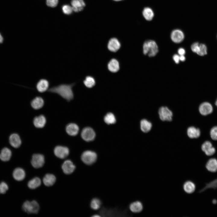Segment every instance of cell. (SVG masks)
I'll return each mask as SVG.
<instances>
[{"label": "cell", "mask_w": 217, "mask_h": 217, "mask_svg": "<svg viewBox=\"0 0 217 217\" xmlns=\"http://www.w3.org/2000/svg\"><path fill=\"white\" fill-rule=\"evenodd\" d=\"M74 83L71 84H62L53 86L48 89L49 92L58 94L68 101H70L74 98L72 90Z\"/></svg>", "instance_id": "obj_1"}, {"label": "cell", "mask_w": 217, "mask_h": 217, "mask_svg": "<svg viewBox=\"0 0 217 217\" xmlns=\"http://www.w3.org/2000/svg\"><path fill=\"white\" fill-rule=\"evenodd\" d=\"M158 48L156 42L153 40L146 41L143 45V52L145 55L149 57L155 56L158 52Z\"/></svg>", "instance_id": "obj_2"}, {"label": "cell", "mask_w": 217, "mask_h": 217, "mask_svg": "<svg viewBox=\"0 0 217 217\" xmlns=\"http://www.w3.org/2000/svg\"><path fill=\"white\" fill-rule=\"evenodd\" d=\"M22 208L23 210L28 214H37L39 212V206L36 200H27L23 203Z\"/></svg>", "instance_id": "obj_3"}, {"label": "cell", "mask_w": 217, "mask_h": 217, "mask_svg": "<svg viewBox=\"0 0 217 217\" xmlns=\"http://www.w3.org/2000/svg\"><path fill=\"white\" fill-rule=\"evenodd\" d=\"M97 155L94 151L91 150H86L82 153L81 159L85 164L90 165L93 164L96 161Z\"/></svg>", "instance_id": "obj_4"}, {"label": "cell", "mask_w": 217, "mask_h": 217, "mask_svg": "<svg viewBox=\"0 0 217 217\" xmlns=\"http://www.w3.org/2000/svg\"><path fill=\"white\" fill-rule=\"evenodd\" d=\"M158 114L160 119L163 121H170L172 120L173 112L166 106L160 107L159 109Z\"/></svg>", "instance_id": "obj_5"}, {"label": "cell", "mask_w": 217, "mask_h": 217, "mask_svg": "<svg viewBox=\"0 0 217 217\" xmlns=\"http://www.w3.org/2000/svg\"><path fill=\"white\" fill-rule=\"evenodd\" d=\"M45 162V157L43 155L35 154L32 156L31 163L33 168H39L43 166Z\"/></svg>", "instance_id": "obj_6"}, {"label": "cell", "mask_w": 217, "mask_h": 217, "mask_svg": "<svg viewBox=\"0 0 217 217\" xmlns=\"http://www.w3.org/2000/svg\"><path fill=\"white\" fill-rule=\"evenodd\" d=\"M82 138L86 142L93 140L96 137V134L94 130L91 127H87L84 128L81 133Z\"/></svg>", "instance_id": "obj_7"}, {"label": "cell", "mask_w": 217, "mask_h": 217, "mask_svg": "<svg viewBox=\"0 0 217 217\" xmlns=\"http://www.w3.org/2000/svg\"><path fill=\"white\" fill-rule=\"evenodd\" d=\"M54 153L57 157L60 159H64L69 155V150L67 147L57 146L54 149Z\"/></svg>", "instance_id": "obj_8"}, {"label": "cell", "mask_w": 217, "mask_h": 217, "mask_svg": "<svg viewBox=\"0 0 217 217\" xmlns=\"http://www.w3.org/2000/svg\"><path fill=\"white\" fill-rule=\"evenodd\" d=\"M170 36L172 41L175 43H180L184 38V33L179 29H175L172 30Z\"/></svg>", "instance_id": "obj_9"}, {"label": "cell", "mask_w": 217, "mask_h": 217, "mask_svg": "<svg viewBox=\"0 0 217 217\" xmlns=\"http://www.w3.org/2000/svg\"><path fill=\"white\" fill-rule=\"evenodd\" d=\"M61 168L65 174L70 175L74 171L75 169V166L71 160H67L62 164Z\"/></svg>", "instance_id": "obj_10"}, {"label": "cell", "mask_w": 217, "mask_h": 217, "mask_svg": "<svg viewBox=\"0 0 217 217\" xmlns=\"http://www.w3.org/2000/svg\"><path fill=\"white\" fill-rule=\"evenodd\" d=\"M12 176L15 180L18 181H21L25 178L26 173L23 168L20 167H17L13 170Z\"/></svg>", "instance_id": "obj_11"}, {"label": "cell", "mask_w": 217, "mask_h": 217, "mask_svg": "<svg viewBox=\"0 0 217 217\" xmlns=\"http://www.w3.org/2000/svg\"><path fill=\"white\" fill-rule=\"evenodd\" d=\"M121 46V43L119 40L115 37L110 39L107 45L108 49L113 52H115L118 51L120 49Z\"/></svg>", "instance_id": "obj_12"}, {"label": "cell", "mask_w": 217, "mask_h": 217, "mask_svg": "<svg viewBox=\"0 0 217 217\" xmlns=\"http://www.w3.org/2000/svg\"><path fill=\"white\" fill-rule=\"evenodd\" d=\"M10 145L15 148H19L21 144V140L19 136L16 133L11 134L9 137Z\"/></svg>", "instance_id": "obj_13"}, {"label": "cell", "mask_w": 217, "mask_h": 217, "mask_svg": "<svg viewBox=\"0 0 217 217\" xmlns=\"http://www.w3.org/2000/svg\"><path fill=\"white\" fill-rule=\"evenodd\" d=\"M12 153L10 149L5 147L2 148L0 152V160L3 162L9 161L11 159Z\"/></svg>", "instance_id": "obj_14"}, {"label": "cell", "mask_w": 217, "mask_h": 217, "mask_svg": "<svg viewBox=\"0 0 217 217\" xmlns=\"http://www.w3.org/2000/svg\"><path fill=\"white\" fill-rule=\"evenodd\" d=\"M71 4L73 11L76 12L82 11L86 5L83 0H72Z\"/></svg>", "instance_id": "obj_15"}, {"label": "cell", "mask_w": 217, "mask_h": 217, "mask_svg": "<svg viewBox=\"0 0 217 217\" xmlns=\"http://www.w3.org/2000/svg\"><path fill=\"white\" fill-rule=\"evenodd\" d=\"M201 149L208 156L213 155L215 152V148L212 146L211 142L208 141H206L203 144Z\"/></svg>", "instance_id": "obj_16"}, {"label": "cell", "mask_w": 217, "mask_h": 217, "mask_svg": "<svg viewBox=\"0 0 217 217\" xmlns=\"http://www.w3.org/2000/svg\"><path fill=\"white\" fill-rule=\"evenodd\" d=\"M199 109L201 114L203 115H206L212 112V107L209 102H204L200 105Z\"/></svg>", "instance_id": "obj_17"}, {"label": "cell", "mask_w": 217, "mask_h": 217, "mask_svg": "<svg viewBox=\"0 0 217 217\" xmlns=\"http://www.w3.org/2000/svg\"><path fill=\"white\" fill-rule=\"evenodd\" d=\"M66 131L69 135L74 136L77 134L79 131V127L76 124L70 123L66 127Z\"/></svg>", "instance_id": "obj_18"}, {"label": "cell", "mask_w": 217, "mask_h": 217, "mask_svg": "<svg viewBox=\"0 0 217 217\" xmlns=\"http://www.w3.org/2000/svg\"><path fill=\"white\" fill-rule=\"evenodd\" d=\"M49 85L48 81L46 79L40 80L36 84V88L38 92L43 93L48 90Z\"/></svg>", "instance_id": "obj_19"}, {"label": "cell", "mask_w": 217, "mask_h": 217, "mask_svg": "<svg viewBox=\"0 0 217 217\" xmlns=\"http://www.w3.org/2000/svg\"><path fill=\"white\" fill-rule=\"evenodd\" d=\"M46 119L45 116L40 115L35 117L33 120L34 126L37 128H42L45 125Z\"/></svg>", "instance_id": "obj_20"}, {"label": "cell", "mask_w": 217, "mask_h": 217, "mask_svg": "<svg viewBox=\"0 0 217 217\" xmlns=\"http://www.w3.org/2000/svg\"><path fill=\"white\" fill-rule=\"evenodd\" d=\"M56 181L55 176L52 174H47L44 177L42 181L46 186L50 187L53 185Z\"/></svg>", "instance_id": "obj_21"}, {"label": "cell", "mask_w": 217, "mask_h": 217, "mask_svg": "<svg viewBox=\"0 0 217 217\" xmlns=\"http://www.w3.org/2000/svg\"><path fill=\"white\" fill-rule=\"evenodd\" d=\"M206 169L212 172H215L217 171V160L215 158H211L209 159L206 165Z\"/></svg>", "instance_id": "obj_22"}, {"label": "cell", "mask_w": 217, "mask_h": 217, "mask_svg": "<svg viewBox=\"0 0 217 217\" xmlns=\"http://www.w3.org/2000/svg\"><path fill=\"white\" fill-rule=\"evenodd\" d=\"M44 104L43 99L40 96H37L33 99L31 102V105L34 109L37 110L41 108Z\"/></svg>", "instance_id": "obj_23"}, {"label": "cell", "mask_w": 217, "mask_h": 217, "mask_svg": "<svg viewBox=\"0 0 217 217\" xmlns=\"http://www.w3.org/2000/svg\"><path fill=\"white\" fill-rule=\"evenodd\" d=\"M108 70L113 73L116 72L120 68L119 64L118 61L115 58L112 59L108 64Z\"/></svg>", "instance_id": "obj_24"}, {"label": "cell", "mask_w": 217, "mask_h": 217, "mask_svg": "<svg viewBox=\"0 0 217 217\" xmlns=\"http://www.w3.org/2000/svg\"><path fill=\"white\" fill-rule=\"evenodd\" d=\"M200 129L193 126L189 127L187 130V135L191 138L198 137L200 136Z\"/></svg>", "instance_id": "obj_25"}, {"label": "cell", "mask_w": 217, "mask_h": 217, "mask_svg": "<svg viewBox=\"0 0 217 217\" xmlns=\"http://www.w3.org/2000/svg\"><path fill=\"white\" fill-rule=\"evenodd\" d=\"M152 125L151 123L147 120L143 119L140 121V128L144 133H147L151 129Z\"/></svg>", "instance_id": "obj_26"}, {"label": "cell", "mask_w": 217, "mask_h": 217, "mask_svg": "<svg viewBox=\"0 0 217 217\" xmlns=\"http://www.w3.org/2000/svg\"><path fill=\"white\" fill-rule=\"evenodd\" d=\"M142 14L144 18L147 21L152 20L154 16L153 11L149 7L144 8L142 11Z\"/></svg>", "instance_id": "obj_27"}, {"label": "cell", "mask_w": 217, "mask_h": 217, "mask_svg": "<svg viewBox=\"0 0 217 217\" xmlns=\"http://www.w3.org/2000/svg\"><path fill=\"white\" fill-rule=\"evenodd\" d=\"M41 184L40 179L38 177H35L28 182L27 186L30 189H34L40 186Z\"/></svg>", "instance_id": "obj_28"}, {"label": "cell", "mask_w": 217, "mask_h": 217, "mask_svg": "<svg viewBox=\"0 0 217 217\" xmlns=\"http://www.w3.org/2000/svg\"><path fill=\"white\" fill-rule=\"evenodd\" d=\"M129 208L132 212L138 213L140 212L142 210L143 206L141 202L139 201H136L131 203Z\"/></svg>", "instance_id": "obj_29"}, {"label": "cell", "mask_w": 217, "mask_h": 217, "mask_svg": "<svg viewBox=\"0 0 217 217\" xmlns=\"http://www.w3.org/2000/svg\"><path fill=\"white\" fill-rule=\"evenodd\" d=\"M183 188L184 191L187 193H191L195 190L196 186L195 184L192 181H188L184 184Z\"/></svg>", "instance_id": "obj_30"}, {"label": "cell", "mask_w": 217, "mask_h": 217, "mask_svg": "<svg viewBox=\"0 0 217 217\" xmlns=\"http://www.w3.org/2000/svg\"><path fill=\"white\" fill-rule=\"evenodd\" d=\"M104 121L108 124H113L116 121V119L114 115L111 112L107 113L104 117Z\"/></svg>", "instance_id": "obj_31"}, {"label": "cell", "mask_w": 217, "mask_h": 217, "mask_svg": "<svg viewBox=\"0 0 217 217\" xmlns=\"http://www.w3.org/2000/svg\"><path fill=\"white\" fill-rule=\"evenodd\" d=\"M83 82L85 86L88 88H92L95 86L96 83L94 78L90 76L86 77Z\"/></svg>", "instance_id": "obj_32"}, {"label": "cell", "mask_w": 217, "mask_h": 217, "mask_svg": "<svg viewBox=\"0 0 217 217\" xmlns=\"http://www.w3.org/2000/svg\"><path fill=\"white\" fill-rule=\"evenodd\" d=\"M209 188H212L214 189H217V178L206 184L205 187L200 191V192H203Z\"/></svg>", "instance_id": "obj_33"}, {"label": "cell", "mask_w": 217, "mask_h": 217, "mask_svg": "<svg viewBox=\"0 0 217 217\" xmlns=\"http://www.w3.org/2000/svg\"><path fill=\"white\" fill-rule=\"evenodd\" d=\"M101 205V202L100 200L97 198H93L90 202V207L94 210H97L99 209Z\"/></svg>", "instance_id": "obj_34"}, {"label": "cell", "mask_w": 217, "mask_h": 217, "mask_svg": "<svg viewBox=\"0 0 217 217\" xmlns=\"http://www.w3.org/2000/svg\"><path fill=\"white\" fill-rule=\"evenodd\" d=\"M207 54V48L206 46L203 43H200L199 49L197 54L200 56H204Z\"/></svg>", "instance_id": "obj_35"}, {"label": "cell", "mask_w": 217, "mask_h": 217, "mask_svg": "<svg viewBox=\"0 0 217 217\" xmlns=\"http://www.w3.org/2000/svg\"><path fill=\"white\" fill-rule=\"evenodd\" d=\"M8 189L9 186L7 183L4 181L0 182V194H5Z\"/></svg>", "instance_id": "obj_36"}, {"label": "cell", "mask_w": 217, "mask_h": 217, "mask_svg": "<svg viewBox=\"0 0 217 217\" xmlns=\"http://www.w3.org/2000/svg\"><path fill=\"white\" fill-rule=\"evenodd\" d=\"M62 9L64 13L67 15L71 14L73 11L72 7L69 5H63Z\"/></svg>", "instance_id": "obj_37"}, {"label": "cell", "mask_w": 217, "mask_h": 217, "mask_svg": "<svg viewBox=\"0 0 217 217\" xmlns=\"http://www.w3.org/2000/svg\"><path fill=\"white\" fill-rule=\"evenodd\" d=\"M211 138L214 140H217V126L213 127L210 132Z\"/></svg>", "instance_id": "obj_38"}, {"label": "cell", "mask_w": 217, "mask_h": 217, "mask_svg": "<svg viewBox=\"0 0 217 217\" xmlns=\"http://www.w3.org/2000/svg\"><path fill=\"white\" fill-rule=\"evenodd\" d=\"M199 45L200 43L198 42H196L193 43L191 46L192 51L197 54L199 50Z\"/></svg>", "instance_id": "obj_39"}, {"label": "cell", "mask_w": 217, "mask_h": 217, "mask_svg": "<svg viewBox=\"0 0 217 217\" xmlns=\"http://www.w3.org/2000/svg\"><path fill=\"white\" fill-rule=\"evenodd\" d=\"M58 3V0H46L47 5L49 7L54 8L55 7Z\"/></svg>", "instance_id": "obj_40"}, {"label": "cell", "mask_w": 217, "mask_h": 217, "mask_svg": "<svg viewBox=\"0 0 217 217\" xmlns=\"http://www.w3.org/2000/svg\"><path fill=\"white\" fill-rule=\"evenodd\" d=\"M173 58L176 63L178 64L179 63V61H180L179 55L177 54H175L173 55Z\"/></svg>", "instance_id": "obj_41"}, {"label": "cell", "mask_w": 217, "mask_h": 217, "mask_svg": "<svg viewBox=\"0 0 217 217\" xmlns=\"http://www.w3.org/2000/svg\"><path fill=\"white\" fill-rule=\"evenodd\" d=\"M178 53L179 55H184L185 53V51L184 49L180 48L178 50Z\"/></svg>", "instance_id": "obj_42"}, {"label": "cell", "mask_w": 217, "mask_h": 217, "mask_svg": "<svg viewBox=\"0 0 217 217\" xmlns=\"http://www.w3.org/2000/svg\"><path fill=\"white\" fill-rule=\"evenodd\" d=\"M180 60L184 61L185 60V57L184 55H179Z\"/></svg>", "instance_id": "obj_43"}, {"label": "cell", "mask_w": 217, "mask_h": 217, "mask_svg": "<svg viewBox=\"0 0 217 217\" xmlns=\"http://www.w3.org/2000/svg\"><path fill=\"white\" fill-rule=\"evenodd\" d=\"M3 38L0 33V43L2 42L3 41Z\"/></svg>", "instance_id": "obj_44"}, {"label": "cell", "mask_w": 217, "mask_h": 217, "mask_svg": "<svg viewBox=\"0 0 217 217\" xmlns=\"http://www.w3.org/2000/svg\"><path fill=\"white\" fill-rule=\"evenodd\" d=\"M216 202H217V201L216 200H214L213 201V203L214 204L216 203Z\"/></svg>", "instance_id": "obj_45"}, {"label": "cell", "mask_w": 217, "mask_h": 217, "mask_svg": "<svg viewBox=\"0 0 217 217\" xmlns=\"http://www.w3.org/2000/svg\"><path fill=\"white\" fill-rule=\"evenodd\" d=\"M113 1H115V2H119L121 1H122L123 0H113Z\"/></svg>", "instance_id": "obj_46"}, {"label": "cell", "mask_w": 217, "mask_h": 217, "mask_svg": "<svg viewBox=\"0 0 217 217\" xmlns=\"http://www.w3.org/2000/svg\"><path fill=\"white\" fill-rule=\"evenodd\" d=\"M93 216H94V217H95V216L99 217V216H99V215H94Z\"/></svg>", "instance_id": "obj_47"}, {"label": "cell", "mask_w": 217, "mask_h": 217, "mask_svg": "<svg viewBox=\"0 0 217 217\" xmlns=\"http://www.w3.org/2000/svg\"><path fill=\"white\" fill-rule=\"evenodd\" d=\"M215 105H217V100H216V102H215Z\"/></svg>", "instance_id": "obj_48"}]
</instances>
